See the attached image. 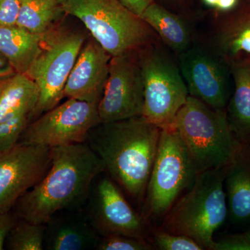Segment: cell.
Listing matches in <instances>:
<instances>
[{
    "label": "cell",
    "mask_w": 250,
    "mask_h": 250,
    "mask_svg": "<svg viewBox=\"0 0 250 250\" xmlns=\"http://www.w3.org/2000/svg\"><path fill=\"white\" fill-rule=\"evenodd\" d=\"M111 57L95 40L81 49L64 88V98L99 104L107 80Z\"/></svg>",
    "instance_id": "cell-14"
},
{
    "label": "cell",
    "mask_w": 250,
    "mask_h": 250,
    "mask_svg": "<svg viewBox=\"0 0 250 250\" xmlns=\"http://www.w3.org/2000/svg\"><path fill=\"white\" fill-rule=\"evenodd\" d=\"M103 161L85 143L51 148L49 170L13 207L18 219L45 225L56 213L80 207L89 197Z\"/></svg>",
    "instance_id": "cell-1"
},
{
    "label": "cell",
    "mask_w": 250,
    "mask_h": 250,
    "mask_svg": "<svg viewBox=\"0 0 250 250\" xmlns=\"http://www.w3.org/2000/svg\"><path fill=\"white\" fill-rule=\"evenodd\" d=\"M212 250H250V239L245 233L229 235L215 241Z\"/></svg>",
    "instance_id": "cell-26"
},
{
    "label": "cell",
    "mask_w": 250,
    "mask_h": 250,
    "mask_svg": "<svg viewBox=\"0 0 250 250\" xmlns=\"http://www.w3.org/2000/svg\"><path fill=\"white\" fill-rule=\"evenodd\" d=\"M84 41L82 34L59 29L46 36L40 54L26 74L38 90L33 118L55 107L64 98L65 83Z\"/></svg>",
    "instance_id": "cell-7"
},
{
    "label": "cell",
    "mask_w": 250,
    "mask_h": 250,
    "mask_svg": "<svg viewBox=\"0 0 250 250\" xmlns=\"http://www.w3.org/2000/svg\"><path fill=\"white\" fill-rule=\"evenodd\" d=\"M31 108L18 112L8 119L0 122V151H4L18 144L23 131L33 119Z\"/></svg>",
    "instance_id": "cell-23"
},
{
    "label": "cell",
    "mask_w": 250,
    "mask_h": 250,
    "mask_svg": "<svg viewBox=\"0 0 250 250\" xmlns=\"http://www.w3.org/2000/svg\"><path fill=\"white\" fill-rule=\"evenodd\" d=\"M145 96L141 64L132 53L111 57L107 80L98 104L101 123L143 116Z\"/></svg>",
    "instance_id": "cell-10"
},
{
    "label": "cell",
    "mask_w": 250,
    "mask_h": 250,
    "mask_svg": "<svg viewBox=\"0 0 250 250\" xmlns=\"http://www.w3.org/2000/svg\"><path fill=\"white\" fill-rule=\"evenodd\" d=\"M228 214L234 223H250V154L242 146L225 179Z\"/></svg>",
    "instance_id": "cell-16"
},
{
    "label": "cell",
    "mask_w": 250,
    "mask_h": 250,
    "mask_svg": "<svg viewBox=\"0 0 250 250\" xmlns=\"http://www.w3.org/2000/svg\"><path fill=\"white\" fill-rule=\"evenodd\" d=\"M123 6L138 16H141L148 6L151 0H118Z\"/></svg>",
    "instance_id": "cell-31"
},
{
    "label": "cell",
    "mask_w": 250,
    "mask_h": 250,
    "mask_svg": "<svg viewBox=\"0 0 250 250\" xmlns=\"http://www.w3.org/2000/svg\"><path fill=\"white\" fill-rule=\"evenodd\" d=\"M233 53L243 51L250 53V26L242 29L233 39L231 43Z\"/></svg>",
    "instance_id": "cell-29"
},
{
    "label": "cell",
    "mask_w": 250,
    "mask_h": 250,
    "mask_svg": "<svg viewBox=\"0 0 250 250\" xmlns=\"http://www.w3.org/2000/svg\"><path fill=\"white\" fill-rule=\"evenodd\" d=\"M37 100V87L34 81L26 74H17L0 85V122L22 110L34 111Z\"/></svg>",
    "instance_id": "cell-19"
},
{
    "label": "cell",
    "mask_w": 250,
    "mask_h": 250,
    "mask_svg": "<svg viewBox=\"0 0 250 250\" xmlns=\"http://www.w3.org/2000/svg\"><path fill=\"white\" fill-rule=\"evenodd\" d=\"M64 10L80 20L111 57L133 53L150 41L147 24L118 0H64Z\"/></svg>",
    "instance_id": "cell-5"
},
{
    "label": "cell",
    "mask_w": 250,
    "mask_h": 250,
    "mask_svg": "<svg viewBox=\"0 0 250 250\" xmlns=\"http://www.w3.org/2000/svg\"><path fill=\"white\" fill-rule=\"evenodd\" d=\"M45 233V225L18 219L8 235L4 248L11 250H44Z\"/></svg>",
    "instance_id": "cell-22"
},
{
    "label": "cell",
    "mask_w": 250,
    "mask_h": 250,
    "mask_svg": "<svg viewBox=\"0 0 250 250\" xmlns=\"http://www.w3.org/2000/svg\"><path fill=\"white\" fill-rule=\"evenodd\" d=\"M100 176V175H99ZM97 177L92 186L88 221L99 236L125 235L143 238V219L123 195L116 182L108 177Z\"/></svg>",
    "instance_id": "cell-12"
},
{
    "label": "cell",
    "mask_w": 250,
    "mask_h": 250,
    "mask_svg": "<svg viewBox=\"0 0 250 250\" xmlns=\"http://www.w3.org/2000/svg\"><path fill=\"white\" fill-rule=\"evenodd\" d=\"M85 143L103 161L111 178L130 196L142 200L155 160L161 128L143 116L100 123Z\"/></svg>",
    "instance_id": "cell-2"
},
{
    "label": "cell",
    "mask_w": 250,
    "mask_h": 250,
    "mask_svg": "<svg viewBox=\"0 0 250 250\" xmlns=\"http://www.w3.org/2000/svg\"><path fill=\"white\" fill-rule=\"evenodd\" d=\"M180 72L189 95L215 109L223 110L228 102V81L221 64L199 49L184 50L179 59Z\"/></svg>",
    "instance_id": "cell-13"
},
{
    "label": "cell",
    "mask_w": 250,
    "mask_h": 250,
    "mask_svg": "<svg viewBox=\"0 0 250 250\" xmlns=\"http://www.w3.org/2000/svg\"><path fill=\"white\" fill-rule=\"evenodd\" d=\"M98 107V104L67 98L29 123L18 143L53 148L85 143L90 130L101 123Z\"/></svg>",
    "instance_id": "cell-8"
},
{
    "label": "cell",
    "mask_w": 250,
    "mask_h": 250,
    "mask_svg": "<svg viewBox=\"0 0 250 250\" xmlns=\"http://www.w3.org/2000/svg\"><path fill=\"white\" fill-rule=\"evenodd\" d=\"M51 164V148L18 143L0 151V213L11 211L18 200L43 178Z\"/></svg>",
    "instance_id": "cell-11"
},
{
    "label": "cell",
    "mask_w": 250,
    "mask_h": 250,
    "mask_svg": "<svg viewBox=\"0 0 250 250\" xmlns=\"http://www.w3.org/2000/svg\"><path fill=\"white\" fill-rule=\"evenodd\" d=\"M140 18L161 36L171 48L185 50L189 42V33L183 21L162 6L151 3Z\"/></svg>",
    "instance_id": "cell-20"
},
{
    "label": "cell",
    "mask_w": 250,
    "mask_h": 250,
    "mask_svg": "<svg viewBox=\"0 0 250 250\" xmlns=\"http://www.w3.org/2000/svg\"><path fill=\"white\" fill-rule=\"evenodd\" d=\"M228 168L197 174L188 191L166 215L165 231L190 237L205 250H212L213 235L228 215L224 189Z\"/></svg>",
    "instance_id": "cell-4"
},
{
    "label": "cell",
    "mask_w": 250,
    "mask_h": 250,
    "mask_svg": "<svg viewBox=\"0 0 250 250\" xmlns=\"http://www.w3.org/2000/svg\"><path fill=\"white\" fill-rule=\"evenodd\" d=\"M47 35H36L16 24L0 26V52L18 73L27 74L40 54Z\"/></svg>",
    "instance_id": "cell-17"
},
{
    "label": "cell",
    "mask_w": 250,
    "mask_h": 250,
    "mask_svg": "<svg viewBox=\"0 0 250 250\" xmlns=\"http://www.w3.org/2000/svg\"><path fill=\"white\" fill-rule=\"evenodd\" d=\"M204 1L208 6H215L216 7L218 0H204Z\"/></svg>",
    "instance_id": "cell-33"
},
{
    "label": "cell",
    "mask_w": 250,
    "mask_h": 250,
    "mask_svg": "<svg viewBox=\"0 0 250 250\" xmlns=\"http://www.w3.org/2000/svg\"><path fill=\"white\" fill-rule=\"evenodd\" d=\"M18 72L11 62L0 52V85L17 75Z\"/></svg>",
    "instance_id": "cell-30"
},
{
    "label": "cell",
    "mask_w": 250,
    "mask_h": 250,
    "mask_svg": "<svg viewBox=\"0 0 250 250\" xmlns=\"http://www.w3.org/2000/svg\"><path fill=\"white\" fill-rule=\"evenodd\" d=\"M172 126L183 141L197 174L229 167L243 146L223 110L190 95Z\"/></svg>",
    "instance_id": "cell-3"
},
{
    "label": "cell",
    "mask_w": 250,
    "mask_h": 250,
    "mask_svg": "<svg viewBox=\"0 0 250 250\" xmlns=\"http://www.w3.org/2000/svg\"><path fill=\"white\" fill-rule=\"evenodd\" d=\"M144 84L143 116L161 129L172 126L189 96L180 70L157 53L140 62Z\"/></svg>",
    "instance_id": "cell-9"
},
{
    "label": "cell",
    "mask_w": 250,
    "mask_h": 250,
    "mask_svg": "<svg viewBox=\"0 0 250 250\" xmlns=\"http://www.w3.org/2000/svg\"><path fill=\"white\" fill-rule=\"evenodd\" d=\"M234 77L235 92L230 108L231 126L242 142L250 144V67H238Z\"/></svg>",
    "instance_id": "cell-21"
},
{
    "label": "cell",
    "mask_w": 250,
    "mask_h": 250,
    "mask_svg": "<svg viewBox=\"0 0 250 250\" xmlns=\"http://www.w3.org/2000/svg\"><path fill=\"white\" fill-rule=\"evenodd\" d=\"M62 214L56 213L45 224V249H95L100 236L87 217L82 213Z\"/></svg>",
    "instance_id": "cell-15"
},
{
    "label": "cell",
    "mask_w": 250,
    "mask_h": 250,
    "mask_svg": "<svg viewBox=\"0 0 250 250\" xmlns=\"http://www.w3.org/2000/svg\"><path fill=\"white\" fill-rule=\"evenodd\" d=\"M17 220V217L13 212L0 213V250L4 249L8 235Z\"/></svg>",
    "instance_id": "cell-28"
},
{
    "label": "cell",
    "mask_w": 250,
    "mask_h": 250,
    "mask_svg": "<svg viewBox=\"0 0 250 250\" xmlns=\"http://www.w3.org/2000/svg\"><path fill=\"white\" fill-rule=\"evenodd\" d=\"M154 240L156 248L161 250H205L200 243L190 237L166 231L156 232Z\"/></svg>",
    "instance_id": "cell-25"
},
{
    "label": "cell",
    "mask_w": 250,
    "mask_h": 250,
    "mask_svg": "<svg viewBox=\"0 0 250 250\" xmlns=\"http://www.w3.org/2000/svg\"><path fill=\"white\" fill-rule=\"evenodd\" d=\"M197 174L178 132L172 126L161 129L146 190L149 213L156 218L167 214L182 192L191 187Z\"/></svg>",
    "instance_id": "cell-6"
},
{
    "label": "cell",
    "mask_w": 250,
    "mask_h": 250,
    "mask_svg": "<svg viewBox=\"0 0 250 250\" xmlns=\"http://www.w3.org/2000/svg\"><path fill=\"white\" fill-rule=\"evenodd\" d=\"M245 233H246V236H248V238H249L250 239V228L248 230V231H246V232Z\"/></svg>",
    "instance_id": "cell-34"
},
{
    "label": "cell",
    "mask_w": 250,
    "mask_h": 250,
    "mask_svg": "<svg viewBox=\"0 0 250 250\" xmlns=\"http://www.w3.org/2000/svg\"><path fill=\"white\" fill-rule=\"evenodd\" d=\"M152 247L144 238L125 236L110 235L100 236L95 250H149Z\"/></svg>",
    "instance_id": "cell-24"
},
{
    "label": "cell",
    "mask_w": 250,
    "mask_h": 250,
    "mask_svg": "<svg viewBox=\"0 0 250 250\" xmlns=\"http://www.w3.org/2000/svg\"><path fill=\"white\" fill-rule=\"evenodd\" d=\"M21 0H0V26L16 25Z\"/></svg>",
    "instance_id": "cell-27"
},
{
    "label": "cell",
    "mask_w": 250,
    "mask_h": 250,
    "mask_svg": "<svg viewBox=\"0 0 250 250\" xmlns=\"http://www.w3.org/2000/svg\"><path fill=\"white\" fill-rule=\"evenodd\" d=\"M65 14L64 0H21L16 25L36 35L55 30Z\"/></svg>",
    "instance_id": "cell-18"
},
{
    "label": "cell",
    "mask_w": 250,
    "mask_h": 250,
    "mask_svg": "<svg viewBox=\"0 0 250 250\" xmlns=\"http://www.w3.org/2000/svg\"><path fill=\"white\" fill-rule=\"evenodd\" d=\"M237 0H218L216 7L223 11H228L232 9L236 5Z\"/></svg>",
    "instance_id": "cell-32"
}]
</instances>
